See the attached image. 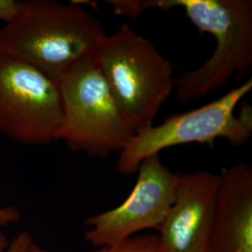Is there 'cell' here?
<instances>
[{"mask_svg": "<svg viewBox=\"0 0 252 252\" xmlns=\"http://www.w3.org/2000/svg\"><path fill=\"white\" fill-rule=\"evenodd\" d=\"M107 35L99 20L79 4L30 0L0 29V49L59 81L94 54Z\"/></svg>", "mask_w": 252, "mask_h": 252, "instance_id": "6da1fadb", "label": "cell"}, {"mask_svg": "<svg viewBox=\"0 0 252 252\" xmlns=\"http://www.w3.org/2000/svg\"><path fill=\"white\" fill-rule=\"evenodd\" d=\"M144 11L180 8L216 47L207 62L175 79L177 98L186 103L207 96L233 75L243 77L252 64V0H142Z\"/></svg>", "mask_w": 252, "mask_h": 252, "instance_id": "7a4b0ae2", "label": "cell"}, {"mask_svg": "<svg viewBox=\"0 0 252 252\" xmlns=\"http://www.w3.org/2000/svg\"><path fill=\"white\" fill-rule=\"evenodd\" d=\"M94 57L135 134L153 126L175 87L170 62L151 40L126 24L107 35Z\"/></svg>", "mask_w": 252, "mask_h": 252, "instance_id": "3957f363", "label": "cell"}, {"mask_svg": "<svg viewBox=\"0 0 252 252\" xmlns=\"http://www.w3.org/2000/svg\"><path fill=\"white\" fill-rule=\"evenodd\" d=\"M63 107L60 139L76 152L106 157L121 152L135 135L100 70L94 54L59 80Z\"/></svg>", "mask_w": 252, "mask_h": 252, "instance_id": "277c9868", "label": "cell"}, {"mask_svg": "<svg viewBox=\"0 0 252 252\" xmlns=\"http://www.w3.org/2000/svg\"><path fill=\"white\" fill-rule=\"evenodd\" d=\"M252 89L250 79L218 99L172 115L159 126L135 133L120 152L118 170L126 175L135 173L146 158L180 145L199 143L212 147L218 138H224L234 146L246 143L252 135V108H244L239 116L234 110Z\"/></svg>", "mask_w": 252, "mask_h": 252, "instance_id": "5b68a950", "label": "cell"}, {"mask_svg": "<svg viewBox=\"0 0 252 252\" xmlns=\"http://www.w3.org/2000/svg\"><path fill=\"white\" fill-rule=\"evenodd\" d=\"M59 82L0 49V131L26 144L60 139L63 126Z\"/></svg>", "mask_w": 252, "mask_h": 252, "instance_id": "8992f818", "label": "cell"}, {"mask_svg": "<svg viewBox=\"0 0 252 252\" xmlns=\"http://www.w3.org/2000/svg\"><path fill=\"white\" fill-rule=\"evenodd\" d=\"M137 180L129 196L120 206L90 217L84 239L94 247L124 242L147 229H158L171 209L180 174L170 171L159 155L139 164Z\"/></svg>", "mask_w": 252, "mask_h": 252, "instance_id": "52a82bcc", "label": "cell"}, {"mask_svg": "<svg viewBox=\"0 0 252 252\" xmlns=\"http://www.w3.org/2000/svg\"><path fill=\"white\" fill-rule=\"evenodd\" d=\"M219 184L211 172L180 174L174 204L157 229L161 252H207Z\"/></svg>", "mask_w": 252, "mask_h": 252, "instance_id": "ba28073f", "label": "cell"}, {"mask_svg": "<svg viewBox=\"0 0 252 252\" xmlns=\"http://www.w3.org/2000/svg\"><path fill=\"white\" fill-rule=\"evenodd\" d=\"M220 175L207 252H252V169L247 162Z\"/></svg>", "mask_w": 252, "mask_h": 252, "instance_id": "9c48e42d", "label": "cell"}, {"mask_svg": "<svg viewBox=\"0 0 252 252\" xmlns=\"http://www.w3.org/2000/svg\"><path fill=\"white\" fill-rule=\"evenodd\" d=\"M90 252H161L159 238L156 235L133 236L124 242L101 247Z\"/></svg>", "mask_w": 252, "mask_h": 252, "instance_id": "30bf717a", "label": "cell"}, {"mask_svg": "<svg viewBox=\"0 0 252 252\" xmlns=\"http://www.w3.org/2000/svg\"><path fill=\"white\" fill-rule=\"evenodd\" d=\"M23 1L0 0V21L8 24L15 18L22 7Z\"/></svg>", "mask_w": 252, "mask_h": 252, "instance_id": "8fae6325", "label": "cell"}, {"mask_svg": "<svg viewBox=\"0 0 252 252\" xmlns=\"http://www.w3.org/2000/svg\"><path fill=\"white\" fill-rule=\"evenodd\" d=\"M33 243L32 236L27 232H22L9 242V247L5 252H27Z\"/></svg>", "mask_w": 252, "mask_h": 252, "instance_id": "7c38bea8", "label": "cell"}, {"mask_svg": "<svg viewBox=\"0 0 252 252\" xmlns=\"http://www.w3.org/2000/svg\"><path fill=\"white\" fill-rule=\"evenodd\" d=\"M20 219V212L15 207L0 206V227L16 223Z\"/></svg>", "mask_w": 252, "mask_h": 252, "instance_id": "4fadbf2b", "label": "cell"}, {"mask_svg": "<svg viewBox=\"0 0 252 252\" xmlns=\"http://www.w3.org/2000/svg\"><path fill=\"white\" fill-rule=\"evenodd\" d=\"M9 240L5 234L0 230V252H5L9 247Z\"/></svg>", "mask_w": 252, "mask_h": 252, "instance_id": "5bb4252c", "label": "cell"}, {"mask_svg": "<svg viewBox=\"0 0 252 252\" xmlns=\"http://www.w3.org/2000/svg\"><path fill=\"white\" fill-rule=\"evenodd\" d=\"M27 252H48V251H46L45 249L37 246L36 244L33 243L29 247V249L27 250Z\"/></svg>", "mask_w": 252, "mask_h": 252, "instance_id": "9a60e30c", "label": "cell"}]
</instances>
